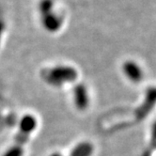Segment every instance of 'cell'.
<instances>
[{
    "label": "cell",
    "instance_id": "10",
    "mask_svg": "<svg viewBox=\"0 0 156 156\" xmlns=\"http://www.w3.org/2000/svg\"><path fill=\"white\" fill-rule=\"evenodd\" d=\"M3 30H4V24H3V22H2L1 20H0V39H1Z\"/></svg>",
    "mask_w": 156,
    "mask_h": 156
},
{
    "label": "cell",
    "instance_id": "9",
    "mask_svg": "<svg viewBox=\"0 0 156 156\" xmlns=\"http://www.w3.org/2000/svg\"><path fill=\"white\" fill-rule=\"evenodd\" d=\"M151 144L156 148V121L151 126Z\"/></svg>",
    "mask_w": 156,
    "mask_h": 156
},
{
    "label": "cell",
    "instance_id": "4",
    "mask_svg": "<svg viewBox=\"0 0 156 156\" xmlns=\"http://www.w3.org/2000/svg\"><path fill=\"white\" fill-rule=\"evenodd\" d=\"M73 100L78 110H86L90 105L87 88L84 84H77L73 87Z\"/></svg>",
    "mask_w": 156,
    "mask_h": 156
},
{
    "label": "cell",
    "instance_id": "3",
    "mask_svg": "<svg viewBox=\"0 0 156 156\" xmlns=\"http://www.w3.org/2000/svg\"><path fill=\"white\" fill-rule=\"evenodd\" d=\"M155 105H156V87H153L148 88L146 90L144 103L136 111V119L138 120H142L152 110Z\"/></svg>",
    "mask_w": 156,
    "mask_h": 156
},
{
    "label": "cell",
    "instance_id": "7",
    "mask_svg": "<svg viewBox=\"0 0 156 156\" xmlns=\"http://www.w3.org/2000/svg\"><path fill=\"white\" fill-rule=\"evenodd\" d=\"M94 146L88 141H83L75 145L69 156H92Z\"/></svg>",
    "mask_w": 156,
    "mask_h": 156
},
{
    "label": "cell",
    "instance_id": "5",
    "mask_svg": "<svg viewBox=\"0 0 156 156\" xmlns=\"http://www.w3.org/2000/svg\"><path fill=\"white\" fill-rule=\"evenodd\" d=\"M122 72L133 83H139L143 79V71L133 61H126L122 65Z\"/></svg>",
    "mask_w": 156,
    "mask_h": 156
},
{
    "label": "cell",
    "instance_id": "6",
    "mask_svg": "<svg viewBox=\"0 0 156 156\" xmlns=\"http://www.w3.org/2000/svg\"><path fill=\"white\" fill-rule=\"evenodd\" d=\"M41 25L43 28L48 32L55 33L60 29L62 21L57 14H55L52 12L47 14L41 15Z\"/></svg>",
    "mask_w": 156,
    "mask_h": 156
},
{
    "label": "cell",
    "instance_id": "1",
    "mask_svg": "<svg viewBox=\"0 0 156 156\" xmlns=\"http://www.w3.org/2000/svg\"><path fill=\"white\" fill-rule=\"evenodd\" d=\"M37 119L35 116L27 114L21 119L19 128L14 142L2 156H24L25 145L28 142L30 136L37 128Z\"/></svg>",
    "mask_w": 156,
    "mask_h": 156
},
{
    "label": "cell",
    "instance_id": "11",
    "mask_svg": "<svg viewBox=\"0 0 156 156\" xmlns=\"http://www.w3.org/2000/svg\"><path fill=\"white\" fill-rule=\"evenodd\" d=\"M50 156H62L60 153H58V152H55V153H52Z\"/></svg>",
    "mask_w": 156,
    "mask_h": 156
},
{
    "label": "cell",
    "instance_id": "8",
    "mask_svg": "<svg viewBox=\"0 0 156 156\" xmlns=\"http://www.w3.org/2000/svg\"><path fill=\"white\" fill-rule=\"evenodd\" d=\"M53 8H54V1L53 0H41L38 9H39V12L41 15L47 14L49 12H53Z\"/></svg>",
    "mask_w": 156,
    "mask_h": 156
},
{
    "label": "cell",
    "instance_id": "2",
    "mask_svg": "<svg viewBox=\"0 0 156 156\" xmlns=\"http://www.w3.org/2000/svg\"><path fill=\"white\" fill-rule=\"evenodd\" d=\"M78 73L76 70L70 66H57L50 69L44 74V79L54 87H60L66 83H72L76 80Z\"/></svg>",
    "mask_w": 156,
    "mask_h": 156
}]
</instances>
